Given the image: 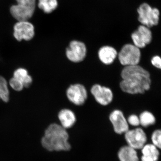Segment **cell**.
<instances>
[{"instance_id": "cell-1", "label": "cell", "mask_w": 161, "mask_h": 161, "mask_svg": "<svg viewBox=\"0 0 161 161\" xmlns=\"http://www.w3.org/2000/svg\"><path fill=\"white\" fill-rule=\"evenodd\" d=\"M121 89L125 93L143 94L150 89L151 83L150 73L139 65L125 67L121 72Z\"/></svg>"}, {"instance_id": "cell-2", "label": "cell", "mask_w": 161, "mask_h": 161, "mask_svg": "<svg viewBox=\"0 0 161 161\" xmlns=\"http://www.w3.org/2000/svg\"><path fill=\"white\" fill-rule=\"evenodd\" d=\"M68 140L66 129L58 124H52L46 129L41 143L49 151H68L71 149Z\"/></svg>"}, {"instance_id": "cell-3", "label": "cell", "mask_w": 161, "mask_h": 161, "mask_svg": "<svg viewBox=\"0 0 161 161\" xmlns=\"http://www.w3.org/2000/svg\"><path fill=\"white\" fill-rule=\"evenodd\" d=\"M138 20L141 25L151 28L158 25L160 12L157 8L147 3L141 4L137 9Z\"/></svg>"}, {"instance_id": "cell-4", "label": "cell", "mask_w": 161, "mask_h": 161, "mask_svg": "<svg viewBox=\"0 0 161 161\" xmlns=\"http://www.w3.org/2000/svg\"><path fill=\"white\" fill-rule=\"evenodd\" d=\"M141 51L134 44L124 45L119 53L118 58L120 63L125 66L138 65L141 58Z\"/></svg>"}, {"instance_id": "cell-5", "label": "cell", "mask_w": 161, "mask_h": 161, "mask_svg": "<svg viewBox=\"0 0 161 161\" xmlns=\"http://www.w3.org/2000/svg\"><path fill=\"white\" fill-rule=\"evenodd\" d=\"M35 27L28 21H18L14 26L13 36L18 41H28L34 37Z\"/></svg>"}, {"instance_id": "cell-6", "label": "cell", "mask_w": 161, "mask_h": 161, "mask_svg": "<svg viewBox=\"0 0 161 161\" xmlns=\"http://www.w3.org/2000/svg\"><path fill=\"white\" fill-rule=\"evenodd\" d=\"M125 134V139L128 146L136 150L142 149L147 142V136L141 128L129 130Z\"/></svg>"}, {"instance_id": "cell-7", "label": "cell", "mask_w": 161, "mask_h": 161, "mask_svg": "<svg viewBox=\"0 0 161 161\" xmlns=\"http://www.w3.org/2000/svg\"><path fill=\"white\" fill-rule=\"evenodd\" d=\"M86 54L85 44L83 42L77 40L72 41L66 50L67 58L75 63L82 61L85 58Z\"/></svg>"}, {"instance_id": "cell-8", "label": "cell", "mask_w": 161, "mask_h": 161, "mask_svg": "<svg viewBox=\"0 0 161 161\" xmlns=\"http://www.w3.org/2000/svg\"><path fill=\"white\" fill-rule=\"evenodd\" d=\"M134 45L139 48H143L151 42L152 32L150 28L141 25L131 35Z\"/></svg>"}, {"instance_id": "cell-9", "label": "cell", "mask_w": 161, "mask_h": 161, "mask_svg": "<svg viewBox=\"0 0 161 161\" xmlns=\"http://www.w3.org/2000/svg\"><path fill=\"white\" fill-rule=\"evenodd\" d=\"M67 97L70 101L76 105H82L87 97L86 89L80 84L72 85L66 91Z\"/></svg>"}, {"instance_id": "cell-10", "label": "cell", "mask_w": 161, "mask_h": 161, "mask_svg": "<svg viewBox=\"0 0 161 161\" xmlns=\"http://www.w3.org/2000/svg\"><path fill=\"white\" fill-rule=\"evenodd\" d=\"M91 92L96 101L102 105H108L112 102L113 93L110 89L96 84L91 89Z\"/></svg>"}, {"instance_id": "cell-11", "label": "cell", "mask_w": 161, "mask_h": 161, "mask_svg": "<svg viewBox=\"0 0 161 161\" xmlns=\"http://www.w3.org/2000/svg\"><path fill=\"white\" fill-rule=\"evenodd\" d=\"M109 119L114 131L117 134L125 133L129 130V124L121 111L116 110L112 112L110 114Z\"/></svg>"}, {"instance_id": "cell-12", "label": "cell", "mask_w": 161, "mask_h": 161, "mask_svg": "<svg viewBox=\"0 0 161 161\" xmlns=\"http://www.w3.org/2000/svg\"><path fill=\"white\" fill-rule=\"evenodd\" d=\"M35 6L17 4L10 7L12 15L18 21H28L34 13Z\"/></svg>"}, {"instance_id": "cell-13", "label": "cell", "mask_w": 161, "mask_h": 161, "mask_svg": "<svg viewBox=\"0 0 161 161\" xmlns=\"http://www.w3.org/2000/svg\"><path fill=\"white\" fill-rule=\"evenodd\" d=\"M142 161H158L160 153L157 147L152 144H146L142 148Z\"/></svg>"}, {"instance_id": "cell-14", "label": "cell", "mask_w": 161, "mask_h": 161, "mask_svg": "<svg viewBox=\"0 0 161 161\" xmlns=\"http://www.w3.org/2000/svg\"><path fill=\"white\" fill-rule=\"evenodd\" d=\"M116 50L109 46H103L100 48L98 55L102 62L106 64H110L113 63L117 56Z\"/></svg>"}, {"instance_id": "cell-15", "label": "cell", "mask_w": 161, "mask_h": 161, "mask_svg": "<svg viewBox=\"0 0 161 161\" xmlns=\"http://www.w3.org/2000/svg\"><path fill=\"white\" fill-rule=\"evenodd\" d=\"M58 116L61 126L65 129L71 128L76 122L75 113L68 109L61 110L58 113Z\"/></svg>"}, {"instance_id": "cell-16", "label": "cell", "mask_w": 161, "mask_h": 161, "mask_svg": "<svg viewBox=\"0 0 161 161\" xmlns=\"http://www.w3.org/2000/svg\"><path fill=\"white\" fill-rule=\"evenodd\" d=\"M118 156L120 161H139L136 150L128 145L119 149Z\"/></svg>"}, {"instance_id": "cell-17", "label": "cell", "mask_w": 161, "mask_h": 161, "mask_svg": "<svg viewBox=\"0 0 161 161\" xmlns=\"http://www.w3.org/2000/svg\"><path fill=\"white\" fill-rule=\"evenodd\" d=\"M13 77L20 80L25 88L29 87L32 84V77L27 69L24 68H19L15 70Z\"/></svg>"}, {"instance_id": "cell-18", "label": "cell", "mask_w": 161, "mask_h": 161, "mask_svg": "<svg viewBox=\"0 0 161 161\" xmlns=\"http://www.w3.org/2000/svg\"><path fill=\"white\" fill-rule=\"evenodd\" d=\"M58 6V0H39L38 7L45 13H51Z\"/></svg>"}, {"instance_id": "cell-19", "label": "cell", "mask_w": 161, "mask_h": 161, "mask_svg": "<svg viewBox=\"0 0 161 161\" xmlns=\"http://www.w3.org/2000/svg\"><path fill=\"white\" fill-rule=\"evenodd\" d=\"M9 85L7 80L3 76H0V100L7 103L9 100Z\"/></svg>"}, {"instance_id": "cell-20", "label": "cell", "mask_w": 161, "mask_h": 161, "mask_svg": "<svg viewBox=\"0 0 161 161\" xmlns=\"http://www.w3.org/2000/svg\"><path fill=\"white\" fill-rule=\"evenodd\" d=\"M140 123L143 127H147L155 123V118L151 112L145 111L141 113L139 117Z\"/></svg>"}, {"instance_id": "cell-21", "label": "cell", "mask_w": 161, "mask_h": 161, "mask_svg": "<svg viewBox=\"0 0 161 161\" xmlns=\"http://www.w3.org/2000/svg\"><path fill=\"white\" fill-rule=\"evenodd\" d=\"M8 85L13 90L16 92H21L25 88L23 83L20 80L13 77L9 80Z\"/></svg>"}, {"instance_id": "cell-22", "label": "cell", "mask_w": 161, "mask_h": 161, "mask_svg": "<svg viewBox=\"0 0 161 161\" xmlns=\"http://www.w3.org/2000/svg\"><path fill=\"white\" fill-rule=\"evenodd\" d=\"M151 141L153 144L158 149L161 147V132L160 130H156L153 132L151 136Z\"/></svg>"}, {"instance_id": "cell-23", "label": "cell", "mask_w": 161, "mask_h": 161, "mask_svg": "<svg viewBox=\"0 0 161 161\" xmlns=\"http://www.w3.org/2000/svg\"><path fill=\"white\" fill-rule=\"evenodd\" d=\"M127 120L128 124L133 126H138L140 125L139 118L137 115H130Z\"/></svg>"}, {"instance_id": "cell-24", "label": "cell", "mask_w": 161, "mask_h": 161, "mask_svg": "<svg viewBox=\"0 0 161 161\" xmlns=\"http://www.w3.org/2000/svg\"><path fill=\"white\" fill-rule=\"evenodd\" d=\"M151 63L155 67L160 69L161 68V60L159 56H156L153 58L151 60Z\"/></svg>"}, {"instance_id": "cell-25", "label": "cell", "mask_w": 161, "mask_h": 161, "mask_svg": "<svg viewBox=\"0 0 161 161\" xmlns=\"http://www.w3.org/2000/svg\"><path fill=\"white\" fill-rule=\"evenodd\" d=\"M17 4L36 6V0H16Z\"/></svg>"}]
</instances>
